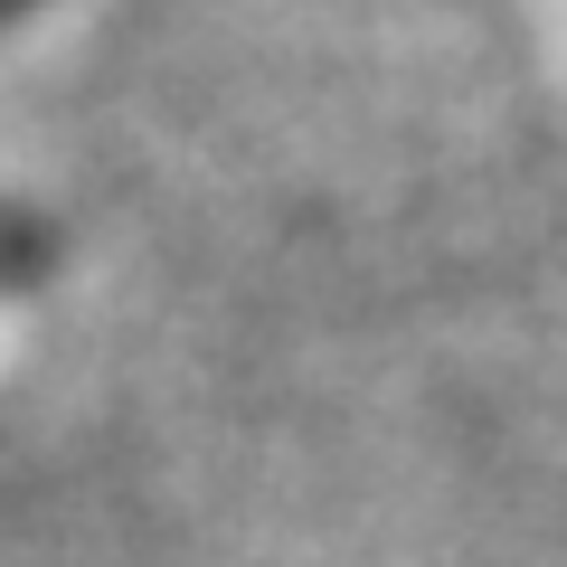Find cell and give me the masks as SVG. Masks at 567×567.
Wrapping results in <instances>:
<instances>
[{
    "mask_svg": "<svg viewBox=\"0 0 567 567\" xmlns=\"http://www.w3.org/2000/svg\"><path fill=\"white\" fill-rule=\"evenodd\" d=\"M0 10H10V0H0Z\"/></svg>",
    "mask_w": 567,
    "mask_h": 567,
    "instance_id": "6da1fadb",
    "label": "cell"
}]
</instances>
